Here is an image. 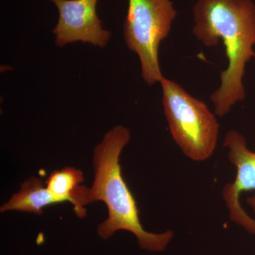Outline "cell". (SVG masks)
Returning a JSON list of instances; mask_svg holds the SVG:
<instances>
[{
  "label": "cell",
  "instance_id": "obj_1",
  "mask_svg": "<svg viewBox=\"0 0 255 255\" xmlns=\"http://www.w3.org/2000/svg\"><path fill=\"white\" fill-rule=\"evenodd\" d=\"M193 33L208 47L222 40L228 59L221 85L210 98L215 113L224 117L246 98L243 77L255 57V4L253 0H199L194 9Z\"/></svg>",
  "mask_w": 255,
  "mask_h": 255
},
{
  "label": "cell",
  "instance_id": "obj_7",
  "mask_svg": "<svg viewBox=\"0 0 255 255\" xmlns=\"http://www.w3.org/2000/svg\"><path fill=\"white\" fill-rule=\"evenodd\" d=\"M84 181L82 170L67 167L52 172L45 184L60 203L73 204L75 214L83 219L87 215L85 206L92 203L90 188L81 185Z\"/></svg>",
  "mask_w": 255,
  "mask_h": 255
},
{
  "label": "cell",
  "instance_id": "obj_6",
  "mask_svg": "<svg viewBox=\"0 0 255 255\" xmlns=\"http://www.w3.org/2000/svg\"><path fill=\"white\" fill-rule=\"evenodd\" d=\"M59 11V20L53 33L58 47L82 41L93 46L105 47L112 33L102 27L97 14L98 0H49Z\"/></svg>",
  "mask_w": 255,
  "mask_h": 255
},
{
  "label": "cell",
  "instance_id": "obj_8",
  "mask_svg": "<svg viewBox=\"0 0 255 255\" xmlns=\"http://www.w3.org/2000/svg\"><path fill=\"white\" fill-rule=\"evenodd\" d=\"M59 203L60 201L48 190L41 179L31 177L21 183L20 190L1 205L0 211H21L41 216L46 206Z\"/></svg>",
  "mask_w": 255,
  "mask_h": 255
},
{
  "label": "cell",
  "instance_id": "obj_3",
  "mask_svg": "<svg viewBox=\"0 0 255 255\" xmlns=\"http://www.w3.org/2000/svg\"><path fill=\"white\" fill-rule=\"evenodd\" d=\"M162 104L174 141L194 161L210 158L216 150L219 124L203 101L194 98L175 82L160 81Z\"/></svg>",
  "mask_w": 255,
  "mask_h": 255
},
{
  "label": "cell",
  "instance_id": "obj_2",
  "mask_svg": "<svg viewBox=\"0 0 255 255\" xmlns=\"http://www.w3.org/2000/svg\"><path fill=\"white\" fill-rule=\"evenodd\" d=\"M130 139V130L117 126L105 134L94 150L95 175L90 188V199L92 202L103 201L109 212L108 218L97 228V235L107 240L117 231H128L135 236L140 249L162 252L173 238V231L153 233L144 229L136 201L122 176L119 158Z\"/></svg>",
  "mask_w": 255,
  "mask_h": 255
},
{
  "label": "cell",
  "instance_id": "obj_4",
  "mask_svg": "<svg viewBox=\"0 0 255 255\" xmlns=\"http://www.w3.org/2000/svg\"><path fill=\"white\" fill-rule=\"evenodd\" d=\"M176 15L170 0H128L124 38L129 49L138 55L142 78L147 85L164 78L159 67V47L168 36Z\"/></svg>",
  "mask_w": 255,
  "mask_h": 255
},
{
  "label": "cell",
  "instance_id": "obj_5",
  "mask_svg": "<svg viewBox=\"0 0 255 255\" xmlns=\"http://www.w3.org/2000/svg\"><path fill=\"white\" fill-rule=\"evenodd\" d=\"M223 146L228 149V159L237 171L234 182L228 183L222 191L230 219L255 235V219L248 214L240 202L242 193L255 190V152L248 149L246 138L237 130H231L226 134Z\"/></svg>",
  "mask_w": 255,
  "mask_h": 255
},
{
  "label": "cell",
  "instance_id": "obj_9",
  "mask_svg": "<svg viewBox=\"0 0 255 255\" xmlns=\"http://www.w3.org/2000/svg\"><path fill=\"white\" fill-rule=\"evenodd\" d=\"M247 202L251 206V207L253 208V211H254L255 213V195L248 198V199H247Z\"/></svg>",
  "mask_w": 255,
  "mask_h": 255
}]
</instances>
